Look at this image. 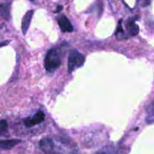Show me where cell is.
Here are the masks:
<instances>
[{
	"instance_id": "6da1fadb",
	"label": "cell",
	"mask_w": 154,
	"mask_h": 154,
	"mask_svg": "<svg viewBox=\"0 0 154 154\" xmlns=\"http://www.w3.org/2000/svg\"><path fill=\"white\" fill-rule=\"evenodd\" d=\"M62 52L60 48H51L47 53L45 59V67L48 72L57 70L61 65Z\"/></svg>"
},
{
	"instance_id": "7a4b0ae2",
	"label": "cell",
	"mask_w": 154,
	"mask_h": 154,
	"mask_svg": "<svg viewBox=\"0 0 154 154\" xmlns=\"http://www.w3.org/2000/svg\"><path fill=\"white\" fill-rule=\"evenodd\" d=\"M50 154H77L76 147L64 139H52Z\"/></svg>"
},
{
	"instance_id": "3957f363",
	"label": "cell",
	"mask_w": 154,
	"mask_h": 154,
	"mask_svg": "<svg viewBox=\"0 0 154 154\" xmlns=\"http://www.w3.org/2000/svg\"><path fill=\"white\" fill-rule=\"evenodd\" d=\"M84 62H85V57L83 54L78 52L77 50L71 51L69 53V64H68L69 73H72L74 71L81 68L84 65Z\"/></svg>"
},
{
	"instance_id": "277c9868",
	"label": "cell",
	"mask_w": 154,
	"mask_h": 154,
	"mask_svg": "<svg viewBox=\"0 0 154 154\" xmlns=\"http://www.w3.org/2000/svg\"><path fill=\"white\" fill-rule=\"evenodd\" d=\"M45 115L42 111H38L34 115L28 117L23 120V123L26 127H32L35 125L40 124L45 120Z\"/></svg>"
},
{
	"instance_id": "5b68a950",
	"label": "cell",
	"mask_w": 154,
	"mask_h": 154,
	"mask_svg": "<svg viewBox=\"0 0 154 154\" xmlns=\"http://www.w3.org/2000/svg\"><path fill=\"white\" fill-rule=\"evenodd\" d=\"M57 22L63 32H72L73 31V26L72 23L65 15H60L57 19Z\"/></svg>"
},
{
	"instance_id": "8992f818",
	"label": "cell",
	"mask_w": 154,
	"mask_h": 154,
	"mask_svg": "<svg viewBox=\"0 0 154 154\" xmlns=\"http://www.w3.org/2000/svg\"><path fill=\"white\" fill-rule=\"evenodd\" d=\"M33 14H34V11L33 10L28 11L26 13V14L23 16V17L22 24H21V29H22L23 35L26 34L27 31H28V29L29 27L32 18Z\"/></svg>"
},
{
	"instance_id": "52a82bcc",
	"label": "cell",
	"mask_w": 154,
	"mask_h": 154,
	"mask_svg": "<svg viewBox=\"0 0 154 154\" xmlns=\"http://www.w3.org/2000/svg\"><path fill=\"white\" fill-rule=\"evenodd\" d=\"M20 143L19 139H8L0 141V149L1 150H10Z\"/></svg>"
},
{
	"instance_id": "ba28073f",
	"label": "cell",
	"mask_w": 154,
	"mask_h": 154,
	"mask_svg": "<svg viewBox=\"0 0 154 154\" xmlns=\"http://www.w3.org/2000/svg\"><path fill=\"white\" fill-rule=\"evenodd\" d=\"M126 30H127V37L129 38V36H134L135 35H137L138 33V26L137 24L135 23L134 21H129V22L126 23Z\"/></svg>"
},
{
	"instance_id": "9c48e42d",
	"label": "cell",
	"mask_w": 154,
	"mask_h": 154,
	"mask_svg": "<svg viewBox=\"0 0 154 154\" xmlns=\"http://www.w3.org/2000/svg\"><path fill=\"white\" fill-rule=\"evenodd\" d=\"M0 14L2 17L5 20H8L10 17V5L7 3L0 5Z\"/></svg>"
},
{
	"instance_id": "30bf717a",
	"label": "cell",
	"mask_w": 154,
	"mask_h": 154,
	"mask_svg": "<svg viewBox=\"0 0 154 154\" xmlns=\"http://www.w3.org/2000/svg\"><path fill=\"white\" fill-rule=\"evenodd\" d=\"M8 127V123L5 120H2L0 121V137L5 135L7 134Z\"/></svg>"
},
{
	"instance_id": "8fae6325",
	"label": "cell",
	"mask_w": 154,
	"mask_h": 154,
	"mask_svg": "<svg viewBox=\"0 0 154 154\" xmlns=\"http://www.w3.org/2000/svg\"><path fill=\"white\" fill-rule=\"evenodd\" d=\"M95 154H117L116 152L114 151V149L112 147H105V148H102L101 150H99V151L96 152Z\"/></svg>"
},
{
	"instance_id": "7c38bea8",
	"label": "cell",
	"mask_w": 154,
	"mask_h": 154,
	"mask_svg": "<svg viewBox=\"0 0 154 154\" xmlns=\"http://www.w3.org/2000/svg\"><path fill=\"white\" fill-rule=\"evenodd\" d=\"M30 1H33V0H30Z\"/></svg>"
}]
</instances>
